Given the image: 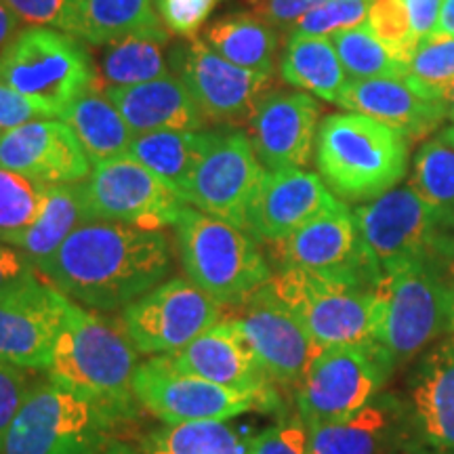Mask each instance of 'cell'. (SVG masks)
Instances as JSON below:
<instances>
[{"label":"cell","instance_id":"6da1fadb","mask_svg":"<svg viewBox=\"0 0 454 454\" xmlns=\"http://www.w3.org/2000/svg\"><path fill=\"white\" fill-rule=\"evenodd\" d=\"M36 270L78 305L124 309L168 274L170 244L164 231L93 219L76 227Z\"/></svg>","mask_w":454,"mask_h":454},{"label":"cell","instance_id":"7a4b0ae2","mask_svg":"<svg viewBox=\"0 0 454 454\" xmlns=\"http://www.w3.org/2000/svg\"><path fill=\"white\" fill-rule=\"evenodd\" d=\"M135 371L137 349L122 322L67 301L49 366L51 381L95 402L118 421L127 419L137 402L133 394Z\"/></svg>","mask_w":454,"mask_h":454},{"label":"cell","instance_id":"3957f363","mask_svg":"<svg viewBox=\"0 0 454 454\" xmlns=\"http://www.w3.org/2000/svg\"><path fill=\"white\" fill-rule=\"evenodd\" d=\"M411 139L364 114H331L317 127L316 162L343 200H374L394 190L408 168Z\"/></svg>","mask_w":454,"mask_h":454},{"label":"cell","instance_id":"277c9868","mask_svg":"<svg viewBox=\"0 0 454 454\" xmlns=\"http://www.w3.org/2000/svg\"><path fill=\"white\" fill-rule=\"evenodd\" d=\"M377 297L374 349L391 372L450 331L454 288L438 263H411L383 274Z\"/></svg>","mask_w":454,"mask_h":454},{"label":"cell","instance_id":"5b68a950","mask_svg":"<svg viewBox=\"0 0 454 454\" xmlns=\"http://www.w3.org/2000/svg\"><path fill=\"white\" fill-rule=\"evenodd\" d=\"M175 236L187 280L219 303L240 305L274 278L248 231L198 208L185 204Z\"/></svg>","mask_w":454,"mask_h":454},{"label":"cell","instance_id":"8992f818","mask_svg":"<svg viewBox=\"0 0 454 454\" xmlns=\"http://www.w3.org/2000/svg\"><path fill=\"white\" fill-rule=\"evenodd\" d=\"M0 82L61 118L95 89L89 51L76 36L47 26H27L0 51Z\"/></svg>","mask_w":454,"mask_h":454},{"label":"cell","instance_id":"52a82bcc","mask_svg":"<svg viewBox=\"0 0 454 454\" xmlns=\"http://www.w3.org/2000/svg\"><path fill=\"white\" fill-rule=\"evenodd\" d=\"M116 419L55 381L34 383L0 440V454H99Z\"/></svg>","mask_w":454,"mask_h":454},{"label":"cell","instance_id":"ba28073f","mask_svg":"<svg viewBox=\"0 0 454 454\" xmlns=\"http://www.w3.org/2000/svg\"><path fill=\"white\" fill-rule=\"evenodd\" d=\"M270 286L320 349H374L377 288L328 280L294 268H282Z\"/></svg>","mask_w":454,"mask_h":454},{"label":"cell","instance_id":"9c48e42d","mask_svg":"<svg viewBox=\"0 0 454 454\" xmlns=\"http://www.w3.org/2000/svg\"><path fill=\"white\" fill-rule=\"evenodd\" d=\"M133 394L147 412L167 425L227 421L248 412L278 408L276 391H238L181 372L170 357L154 356L137 366Z\"/></svg>","mask_w":454,"mask_h":454},{"label":"cell","instance_id":"30bf717a","mask_svg":"<svg viewBox=\"0 0 454 454\" xmlns=\"http://www.w3.org/2000/svg\"><path fill=\"white\" fill-rule=\"evenodd\" d=\"M356 221L383 274L411 263H440L454 253V227L419 198L411 187H394L357 207Z\"/></svg>","mask_w":454,"mask_h":454},{"label":"cell","instance_id":"8fae6325","mask_svg":"<svg viewBox=\"0 0 454 454\" xmlns=\"http://www.w3.org/2000/svg\"><path fill=\"white\" fill-rule=\"evenodd\" d=\"M391 368L372 348H328L297 385V411L305 427L339 423L371 404Z\"/></svg>","mask_w":454,"mask_h":454},{"label":"cell","instance_id":"7c38bea8","mask_svg":"<svg viewBox=\"0 0 454 454\" xmlns=\"http://www.w3.org/2000/svg\"><path fill=\"white\" fill-rule=\"evenodd\" d=\"M81 187L90 221L162 231L175 227L185 207L160 177L129 154L95 164Z\"/></svg>","mask_w":454,"mask_h":454},{"label":"cell","instance_id":"4fadbf2b","mask_svg":"<svg viewBox=\"0 0 454 454\" xmlns=\"http://www.w3.org/2000/svg\"><path fill=\"white\" fill-rule=\"evenodd\" d=\"M223 317V303L185 278L160 282L122 309L121 322L141 354L164 356L184 349Z\"/></svg>","mask_w":454,"mask_h":454},{"label":"cell","instance_id":"5bb4252c","mask_svg":"<svg viewBox=\"0 0 454 454\" xmlns=\"http://www.w3.org/2000/svg\"><path fill=\"white\" fill-rule=\"evenodd\" d=\"M282 268H294L328 280L377 288L383 271L345 202L317 215L314 221L274 244Z\"/></svg>","mask_w":454,"mask_h":454},{"label":"cell","instance_id":"9a60e30c","mask_svg":"<svg viewBox=\"0 0 454 454\" xmlns=\"http://www.w3.org/2000/svg\"><path fill=\"white\" fill-rule=\"evenodd\" d=\"M265 175L268 170L254 154L248 135L240 130L213 133L190 184L185 204L248 231Z\"/></svg>","mask_w":454,"mask_h":454},{"label":"cell","instance_id":"2e32d148","mask_svg":"<svg viewBox=\"0 0 454 454\" xmlns=\"http://www.w3.org/2000/svg\"><path fill=\"white\" fill-rule=\"evenodd\" d=\"M230 322L271 383L297 387L322 351L297 317L276 297L270 282L242 301Z\"/></svg>","mask_w":454,"mask_h":454},{"label":"cell","instance_id":"e0dca14e","mask_svg":"<svg viewBox=\"0 0 454 454\" xmlns=\"http://www.w3.org/2000/svg\"><path fill=\"white\" fill-rule=\"evenodd\" d=\"M173 64L202 116L219 124L251 122L271 89L270 74L231 64L198 38L175 51Z\"/></svg>","mask_w":454,"mask_h":454},{"label":"cell","instance_id":"ac0fdd59","mask_svg":"<svg viewBox=\"0 0 454 454\" xmlns=\"http://www.w3.org/2000/svg\"><path fill=\"white\" fill-rule=\"evenodd\" d=\"M400 400L406 446L414 454H454V337L423 351Z\"/></svg>","mask_w":454,"mask_h":454},{"label":"cell","instance_id":"d6986e66","mask_svg":"<svg viewBox=\"0 0 454 454\" xmlns=\"http://www.w3.org/2000/svg\"><path fill=\"white\" fill-rule=\"evenodd\" d=\"M67 301L41 274L0 297V364L49 371Z\"/></svg>","mask_w":454,"mask_h":454},{"label":"cell","instance_id":"ffe728a7","mask_svg":"<svg viewBox=\"0 0 454 454\" xmlns=\"http://www.w3.org/2000/svg\"><path fill=\"white\" fill-rule=\"evenodd\" d=\"M0 168L41 184H81L90 175L87 152L64 121H32L0 133Z\"/></svg>","mask_w":454,"mask_h":454},{"label":"cell","instance_id":"44dd1931","mask_svg":"<svg viewBox=\"0 0 454 454\" xmlns=\"http://www.w3.org/2000/svg\"><path fill=\"white\" fill-rule=\"evenodd\" d=\"M320 106L308 93H268L251 121L254 154L270 170L308 167L316 150Z\"/></svg>","mask_w":454,"mask_h":454},{"label":"cell","instance_id":"7402d4cb","mask_svg":"<svg viewBox=\"0 0 454 454\" xmlns=\"http://www.w3.org/2000/svg\"><path fill=\"white\" fill-rule=\"evenodd\" d=\"M339 202L320 175L303 168L270 170L254 200L248 234L278 244Z\"/></svg>","mask_w":454,"mask_h":454},{"label":"cell","instance_id":"603a6c76","mask_svg":"<svg viewBox=\"0 0 454 454\" xmlns=\"http://www.w3.org/2000/svg\"><path fill=\"white\" fill-rule=\"evenodd\" d=\"M181 372L202 377L238 391H274L253 351L230 320L208 328L184 349L167 354Z\"/></svg>","mask_w":454,"mask_h":454},{"label":"cell","instance_id":"cb8c5ba5","mask_svg":"<svg viewBox=\"0 0 454 454\" xmlns=\"http://www.w3.org/2000/svg\"><path fill=\"white\" fill-rule=\"evenodd\" d=\"M337 106L387 124L408 139H421L446 121L442 101L423 98L400 78H351Z\"/></svg>","mask_w":454,"mask_h":454},{"label":"cell","instance_id":"d4e9b609","mask_svg":"<svg viewBox=\"0 0 454 454\" xmlns=\"http://www.w3.org/2000/svg\"><path fill=\"white\" fill-rule=\"evenodd\" d=\"M314 454H391L406 446V421L400 397L377 395L371 404L339 423L308 427Z\"/></svg>","mask_w":454,"mask_h":454},{"label":"cell","instance_id":"484cf974","mask_svg":"<svg viewBox=\"0 0 454 454\" xmlns=\"http://www.w3.org/2000/svg\"><path fill=\"white\" fill-rule=\"evenodd\" d=\"M104 95L118 107L135 135L156 130H202L207 118L181 78L167 76L135 84L106 89Z\"/></svg>","mask_w":454,"mask_h":454},{"label":"cell","instance_id":"4316f807","mask_svg":"<svg viewBox=\"0 0 454 454\" xmlns=\"http://www.w3.org/2000/svg\"><path fill=\"white\" fill-rule=\"evenodd\" d=\"M167 30L154 0H72L64 32L95 47L141 32Z\"/></svg>","mask_w":454,"mask_h":454},{"label":"cell","instance_id":"83f0119b","mask_svg":"<svg viewBox=\"0 0 454 454\" xmlns=\"http://www.w3.org/2000/svg\"><path fill=\"white\" fill-rule=\"evenodd\" d=\"M211 135L202 130H156L135 135L129 156L150 168L185 202Z\"/></svg>","mask_w":454,"mask_h":454},{"label":"cell","instance_id":"f1b7e54d","mask_svg":"<svg viewBox=\"0 0 454 454\" xmlns=\"http://www.w3.org/2000/svg\"><path fill=\"white\" fill-rule=\"evenodd\" d=\"M59 121L74 130L93 167L127 156L135 139V133L124 122L118 107L99 90H89L81 99L74 101L61 114Z\"/></svg>","mask_w":454,"mask_h":454},{"label":"cell","instance_id":"f546056e","mask_svg":"<svg viewBox=\"0 0 454 454\" xmlns=\"http://www.w3.org/2000/svg\"><path fill=\"white\" fill-rule=\"evenodd\" d=\"M280 76L291 87L308 90L328 104H337L349 82L337 49L326 36H288Z\"/></svg>","mask_w":454,"mask_h":454},{"label":"cell","instance_id":"4dcf8cb0","mask_svg":"<svg viewBox=\"0 0 454 454\" xmlns=\"http://www.w3.org/2000/svg\"><path fill=\"white\" fill-rule=\"evenodd\" d=\"M168 30L141 32L104 44L93 90L99 87L104 90L135 87L167 76L168 67L162 47L168 41Z\"/></svg>","mask_w":454,"mask_h":454},{"label":"cell","instance_id":"1f68e13d","mask_svg":"<svg viewBox=\"0 0 454 454\" xmlns=\"http://www.w3.org/2000/svg\"><path fill=\"white\" fill-rule=\"evenodd\" d=\"M202 41L231 64L270 76L274 74L278 53L276 27L257 15L231 13L221 17L204 30Z\"/></svg>","mask_w":454,"mask_h":454},{"label":"cell","instance_id":"d6a6232c","mask_svg":"<svg viewBox=\"0 0 454 454\" xmlns=\"http://www.w3.org/2000/svg\"><path fill=\"white\" fill-rule=\"evenodd\" d=\"M90 221L81 184H57L49 187L47 200L32 230L21 238L20 247L34 268L47 261L76 227Z\"/></svg>","mask_w":454,"mask_h":454},{"label":"cell","instance_id":"836d02e7","mask_svg":"<svg viewBox=\"0 0 454 454\" xmlns=\"http://www.w3.org/2000/svg\"><path fill=\"white\" fill-rule=\"evenodd\" d=\"M248 444L251 438L225 421H192L152 431L144 448L164 454H248Z\"/></svg>","mask_w":454,"mask_h":454},{"label":"cell","instance_id":"e575fe53","mask_svg":"<svg viewBox=\"0 0 454 454\" xmlns=\"http://www.w3.org/2000/svg\"><path fill=\"white\" fill-rule=\"evenodd\" d=\"M408 187L446 225L454 227V147L446 141L429 139L414 156Z\"/></svg>","mask_w":454,"mask_h":454},{"label":"cell","instance_id":"d590c367","mask_svg":"<svg viewBox=\"0 0 454 454\" xmlns=\"http://www.w3.org/2000/svg\"><path fill=\"white\" fill-rule=\"evenodd\" d=\"M49 184L0 168V240L20 247L21 238L41 217Z\"/></svg>","mask_w":454,"mask_h":454},{"label":"cell","instance_id":"8d00e7d4","mask_svg":"<svg viewBox=\"0 0 454 454\" xmlns=\"http://www.w3.org/2000/svg\"><path fill=\"white\" fill-rule=\"evenodd\" d=\"M331 41L345 72L356 81H364V78H400L404 81L408 66L374 36L368 24L334 34Z\"/></svg>","mask_w":454,"mask_h":454},{"label":"cell","instance_id":"74e56055","mask_svg":"<svg viewBox=\"0 0 454 454\" xmlns=\"http://www.w3.org/2000/svg\"><path fill=\"white\" fill-rule=\"evenodd\" d=\"M404 82L423 98L440 101L454 82V38H429L419 43Z\"/></svg>","mask_w":454,"mask_h":454},{"label":"cell","instance_id":"f35d334b","mask_svg":"<svg viewBox=\"0 0 454 454\" xmlns=\"http://www.w3.org/2000/svg\"><path fill=\"white\" fill-rule=\"evenodd\" d=\"M366 24L391 53L400 57L406 66L411 64V57L419 47V38L412 30L404 0H374Z\"/></svg>","mask_w":454,"mask_h":454},{"label":"cell","instance_id":"ab89813d","mask_svg":"<svg viewBox=\"0 0 454 454\" xmlns=\"http://www.w3.org/2000/svg\"><path fill=\"white\" fill-rule=\"evenodd\" d=\"M374 0H326L303 15L288 36H326L366 24Z\"/></svg>","mask_w":454,"mask_h":454},{"label":"cell","instance_id":"60d3db41","mask_svg":"<svg viewBox=\"0 0 454 454\" xmlns=\"http://www.w3.org/2000/svg\"><path fill=\"white\" fill-rule=\"evenodd\" d=\"M221 3L223 0H154V9L170 34L194 41Z\"/></svg>","mask_w":454,"mask_h":454},{"label":"cell","instance_id":"b9f144b4","mask_svg":"<svg viewBox=\"0 0 454 454\" xmlns=\"http://www.w3.org/2000/svg\"><path fill=\"white\" fill-rule=\"evenodd\" d=\"M248 454H314L309 448L308 427L303 421L271 425L253 435Z\"/></svg>","mask_w":454,"mask_h":454},{"label":"cell","instance_id":"7bdbcfd3","mask_svg":"<svg viewBox=\"0 0 454 454\" xmlns=\"http://www.w3.org/2000/svg\"><path fill=\"white\" fill-rule=\"evenodd\" d=\"M24 371L26 368L0 364V440L34 385Z\"/></svg>","mask_w":454,"mask_h":454},{"label":"cell","instance_id":"ee69618b","mask_svg":"<svg viewBox=\"0 0 454 454\" xmlns=\"http://www.w3.org/2000/svg\"><path fill=\"white\" fill-rule=\"evenodd\" d=\"M49 118H57L49 107L27 99L9 84L0 82V130H11L26 122L49 121Z\"/></svg>","mask_w":454,"mask_h":454},{"label":"cell","instance_id":"f6af8a7d","mask_svg":"<svg viewBox=\"0 0 454 454\" xmlns=\"http://www.w3.org/2000/svg\"><path fill=\"white\" fill-rule=\"evenodd\" d=\"M21 24L47 26L64 30L72 0H4Z\"/></svg>","mask_w":454,"mask_h":454},{"label":"cell","instance_id":"bcb514c9","mask_svg":"<svg viewBox=\"0 0 454 454\" xmlns=\"http://www.w3.org/2000/svg\"><path fill=\"white\" fill-rule=\"evenodd\" d=\"M38 276V270L21 248L0 240V297L20 291Z\"/></svg>","mask_w":454,"mask_h":454},{"label":"cell","instance_id":"7dc6e473","mask_svg":"<svg viewBox=\"0 0 454 454\" xmlns=\"http://www.w3.org/2000/svg\"><path fill=\"white\" fill-rule=\"evenodd\" d=\"M326 0H254L257 17L268 21L271 27H291L297 24L303 15H308L317 4Z\"/></svg>","mask_w":454,"mask_h":454},{"label":"cell","instance_id":"c3c4849f","mask_svg":"<svg viewBox=\"0 0 454 454\" xmlns=\"http://www.w3.org/2000/svg\"><path fill=\"white\" fill-rule=\"evenodd\" d=\"M408 15H411L412 30L417 34L419 43L429 41L434 34L435 26H438L442 4L444 0H404Z\"/></svg>","mask_w":454,"mask_h":454},{"label":"cell","instance_id":"681fc988","mask_svg":"<svg viewBox=\"0 0 454 454\" xmlns=\"http://www.w3.org/2000/svg\"><path fill=\"white\" fill-rule=\"evenodd\" d=\"M20 17L4 4V0H0V51L7 49V44L20 34Z\"/></svg>","mask_w":454,"mask_h":454},{"label":"cell","instance_id":"f907efd6","mask_svg":"<svg viewBox=\"0 0 454 454\" xmlns=\"http://www.w3.org/2000/svg\"><path fill=\"white\" fill-rule=\"evenodd\" d=\"M431 38H454V0H444L442 13Z\"/></svg>","mask_w":454,"mask_h":454},{"label":"cell","instance_id":"816d5d0a","mask_svg":"<svg viewBox=\"0 0 454 454\" xmlns=\"http://www.w3.org/2000/svg\"><path fill=\"white\" fill-rule=\"evenodd\" d=\"M104 454H164L160 450H150V448H141V450H135L127 444H121V442H107Z\"/></svg>","mask_w":454,"mask_h":454},{"label":"cell","instance_id":"f5cc1de1","mask_svg":"<svg viewBox=\"0 0 454 454\" xmlns=\"http://www.w3.org/2000/svg\"><path fill=\"white\" fill-rule=\"evenodd\" d=\"M442 104H444V110H446V121H450V122H454V82L450 84V87H448L446 90H444V95H442Z\"/></svg>","mask_w":454,"mask_h":454},{"label":"cell","instance_id":"db71d44e","mask_svg":"<svg viewBox=\"0 0 454 454\" xmlns=\"http://www.w3.org/2000/svg\"><path fill=\"white\" fill-rule=\"evenodd\" d=\"M440 139L446 141L448 145L454 147V122L450 124V127H446V129L440 130Z\"/></svg>","mask_w":454,"mask_h":454},{"label":"cell","instance_id":"11a10c76","mask_svg":"<svg viewBox=\"0 0 454 454\" xmlns=\"http://www.w3.org/2000/svg\"><path fill=\"white\" fill-rule=\"evenodd\" d=\"M391 454H414V452L408 446H404V448H400V450H395V452H391Z\"/></svg>","mask_w":454,"mask_h":454},{"label":"cell","instance_id":"9f6ffc18","mask_svg":"<svg viewBox=\"0 0 454 454\" xmlns=\"http://www.w3.org/2000/svg\"><path fill=\"white\" fill-rule=\"evenodd\" d=\"M450 331L454 333V305H452V317H450Z\"/></svg>","mask_w":454,"mask_h":454},{"label":"cell","instance_id":"6f0895ef","mask_svg":"<svg viewBox=\"0 0 454 454\" xmlns=\"http://www.w3.org/2000/svg\"><path fill=\"white\" fill-rule=\"evenodd\" d=\"M0 133H3V130H0Z\"/></svg>","mask_w":454,"mask_h":454}]
</instances>
